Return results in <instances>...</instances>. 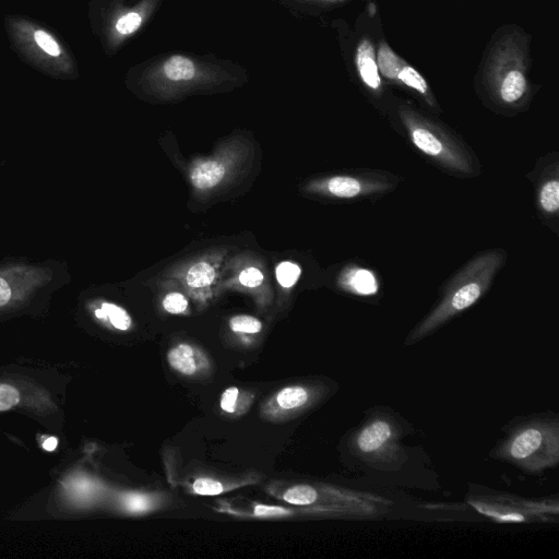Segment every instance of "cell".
<instances>
[{"mask_svg":"<svg viewBox=\"0 0 559 559\" xmlns=\"http://www.w3.org/2000/svg\"><path fill=\"white\" fill-rule=\"evenodd\" d=\"M532 35L509 23L497 27L487 41L474 75L480 103L503 117L526 111L540 85L531 78Z\"/></svg>","mask_w":559,"mask_h":559,"instance_id":"obj_1","label":"cell"},{"mask_svg":"<svg viewBox=\"0 0 559 559\" xmlns=\"http://www.w3.org/2000/svg\"><path fill=\"white\" fill-rule=\"evenodd\" d=\"M384 117L420 156L442 173L460 179L481 175L483 166L474 150L437 115L394 96Z\"/></svg>","mask_w":559,"mask_h":559,"instance_id":"obj_2","label":"cell"},{"mask_svg":"<svg viewBox=\"0 0 559 559\" xmlns=\"http://www.w3.org/2000/svg\"><path fill=\"white\" fill-rule=\"evenodd\" d=\"M66 261L10 258L0 262V320L44 316L53 295L71 282Z\"/></svg>","mask_w":559,"mask_h":559,"instance_id":"obj_3","label":"cell"},{"mask_svg":"<svg viewBox=\"0 0 559 559\" xmlns=\"http://www.w3.org/2000/svg\"><path fill=\"white\" fill-rule=\"evenodd\" d=\"M507 259L502 248L473 255L441 285L436 305L414 329L411 338L427 336L475 305L489 290Z\"/></svg>","mask_w":559,"mask_h":559,"instance_id":"obj_4","label":"cell"},{"mask_svg":"<svg viewBox=\"0 0 559 559\" xmlns=\"http://www.w3.org/2000/svg\"><path fill=\"white\" fill-rule=\"evenodd\" d=\"M5 27L14 47L35 68L51 76H74L71 52L45 26L25 17L7 16Z\"/></svg>","mask_w":559,"mask_h":559,"instance_id":"obj_5","label":"cell"},{"mask_svg":"<svg viewBox=\"0 0 559 559\" xmlns=\"http://www.w3.org/2000/svg\"><path fill=\"white\" fill-rule=\"evenodd\" d=\"M400 182L401 177L388 170L354 168L325 177L317 188L326 197L355 202L382 198Z\"/></svg>","mask_w":559,"mask_h":559,"instance_id":"obj_6","label":"cell"},{"mask_svg":"<svg viewBox=\"0 0 559 559\" xmlns=\"http://www.w3.org/2000/svg\"><path fill=\"white\" fill-rule=\"evenodd\" d=\"M379 72L385 84L407 93L423 109L440 115L442 108L427 79L409 62L397 55L384 37L376 44Z\"/></svg>","mask_w":559,"mask_h":559,"instance_id":"obj_7","label":"cell"},{"mask_svg":"<svg viewBox=\"0 0 559 559\" xmlns=\"http://www.w3.org/2000/svg\"><path fill=\"white\" fill-rule=\"evenodd\" d=\"M527 177L534 186L535 207L538 218L557 234L559 223L558 153L548 152L539 157Z\"/></svg>","mask_w":559,"mask_h":559,"instance_id":"obj_8","label":"cell"},{"mask_svg":"<svg viewBox=\"0 0 559 559\" xmlns=\"http://www.w3.org/2000/svg\"><path fill=\"white\" fill-rule=\"evenodd\" d=\"M353 60L359 86L384 117L394 95L390 93L379 72L376 43L369 35H362L358 38L354 48Z\"/></svg>","mask_w":559,"mask_h":559,"instance_id":"obj_9","label":"cell"},{"mask_svg":"<svg viewBox=\"0 0 559 559\" xmlns=\"http://www.w3.org/2000/svg\"><path fill=\"white\" fill-rule=\"evenodd\" d=\"M338 285L343 290L361 297L373 296L379 290L376 273L359 264L345 266L338 276Z\"/></svg>","mask_w":559,"mask_h":559,"instance_id":"obj_10","label":"cell"},{"mask_svg":"<svg viewBox=\"0 0 559 559\" xmlns=\"http://www.w3.org/2000/svg\"><path fill=\"white\" fill-rule=\"evenodd\" d=\"M169 366L183 376H193L205 368L206 357L198 348L180 343L167 353Z\"/></svg>","mask_w":559,"mask_h":559,"instance_id":"obj_11","label":"cell"},{"mask_svg":"<svg viewBox=\"0 0 559 559\" xmlns=\"http://www.w3.org/2000/svg\"><path fill=\"white\" fill-rule=\"evenodd\" d=\"M159 73L169 82L188 83L205 74V71L192 59L174 55L163 62Z\"/></svg>","mask_w":559,"mask_h":559,"instance_id":"obj_12","label":"cell"},{"mask_svg":"<svg viewBox=\"0 0 559 559\" xmlns=\"http://www.w3.org/2000/svg\"><path fill=\"white\" fill-rule=\"evenodd\" d=\"M544 443V433L538 428H526L518 433L510 443L509 454L522 462L532 457Z\"/></svg>","mask_w":559,"mask_h":559,"instance_id":"obj_13","label":"cell"},{"mask_svg":"<svg viewBox=\"0 0 559 559\" xmlns=\"http://www.w3.org/2000/svg\"><path fill=\"white\" fill-rule=\"evenodd\" d=\"M391 437V426L386 421L376 420L359 432L356 444L360 452L373 453L384 447Z\"/></svg>","mask_w":559,"mask_h":559,"instance_id":"obj_14","label":"cell"},{"mask_svg":"<svg viewBox=\"0 0 559 559\" xmlns=\"http://www.w3.org/2000/svg\"><path fill=\"white\" fill-rule=\"evenodd\" d=\"M94 318L119 331H127L131 326L129 313L120 306L110 301H99L97 305H88Z\"/></svg>","mask_w":559,"mask_h":559,"instance_id":"obj_15","label":"cell"},{"mask_svg":"<svg viewBox=\"0 0 559 559\" xmlns=\"http://www.w3.org/2000/svg\"><path fill=\"white\" fill-rule=\"evenodd\" d=\"M225 167L216 160H206L197 165L191 171V181L198 189L215 187L224 177Z\"/></svg>","mask_w":559,"mask_h":559,"instance_id":"obj_16","label":"cell"},{"mask_svg":"<svg viewBox=\"0 0 559 559\" xmlns=\"http://www.w3.org/2000/svg\"><path fill=\"white\" fill-rule=\"evenodd\" d=\"M309 399L308 391L300 385H292L282 389L275 396L276 404L285 411H292L304 406Z\"/></svg>","mask_w":559,"mask_h":559,"instance_id":"obj_17","label":"cell"},{"mask_svg":"<svg viewBox=\"0 0 559 559\" xmlns=\"http://www.w3.org/2000/svg\"><path fill=\"white\" fill-rule=\"evenodd\" d=\"M317 499V490L309 485H296L288 488L283 495V500L294 506H309Z\"/></svg>","mask_w":559,"mask_h":559,"instance_id":"obj_18","label":"cell"},{"mask_svg":"<svg viewBox=\"0 0 559 559\" xmlns=\"http://www.w3.org/2000/svg\"><path fill=\"white\" fill-rule=\"evenodd\" d=\"M214 278L213 266L205 262H199L189 269L186 281L190 287H204L210 285Z\"/></svg>","mask_w":559,"mask_h":559,"instance_id":"obj_19","label":"cell"},{"mask_svg":"<svg viewBox=\"0 0 559 559\" xmlns=\"http://www.w3.org/2000/svg\"><path fill=\"white\" fill-rule=\"evenodd\" d=\"M142 22L143 19L139 12H127L116 20L114 24V32L119 36H128L138 31Z\"/></svg>","mask_w":559,"mask_h":559,"instance_id":"obj_20","label":"cell"},{"mask_svg":"<svg viewBox=\"0 0 559 559\" xmlns=\"http://www.w3.org/2000/svg\"><path fill=\"white\" fill-rule=\"evenodd\" d=\"M229 326L236 333L255 334L261 331L262 323L254 317L239 314L229 320Z\"/></svg>","mask_w":559,"mask_h":559,"instance_id":"obj_21","label":"cell"},{"mask_svg":"<svg viewBox=\"0 0 559 559\" xmlns=\"http://www.w3.org/2000/svg\"><path fill=\"white\" fill-rule=\"evenodd\" d=\"M300 276V267L292 262H282L276 267L277 282L283 287L293 286Z\"/></svg>","mask_w":559,"mask_h":559,"instance_id":"obj_22","label":"cell"},{"mask_svg":"<svg viewBox=\"0 0 559 559\" xmlns=\"http://www.w3.org/2000/svg\"><path fill=\"white\" fill-rule=\"evenodd\" d=\"M153 504L151 497L142 493H129L123 498V506L131 513L146 512Z\"/></svg>","mask_w":559,"mask_h":559,"instance_id":"obj_23","label":"cell"},{"mask_svg":"<svg viewBox=\"0 0 559 559\" xmlns=\"http://www.w3.org/2000/svg\"><path fill=\"white\" fill-rule=\"evenodd\" d=\"M20 402L19 390L9 383L0 382V412L10 411Z\"/></svg>","mask_w":559,"mask_h":559,"instance_id":"obj_24","label":"cell"},{"mask_svg":"<svg viewBox=\"0 0 559 559\" xmlns=\"http://www.w3.org/2000/svg\"><path fill=\"white\" fill-rule=\"evenodd\" d=\"M192 488L195 493L201 496H216L224 491L223 484L212 478H198Z\"/></svg>","mask_w":559,"mask_h":559,"instance_id":"obj_25","label":"cell"},{"mask_svg":"<svg viewBox=\"0 0 559 559\" xmlns=\"http://www.w3.org/2000/svg\"><path fill=\"white\" fill-rule=\"evenodd\" d=\"M163 307L169 313L179 314L186 311L188 300L180 293H169L163 299Z\"/></svg>","mask_w":559,"mask_h":559,"instance_id":"obj_26","label":"cell"},{"mask_svg":"<svg viewBox=\"0 0 559 559\" xmlns=\"http://www.w3.org/2000/svg\"><path fill=\"white\" fill-rule=\"evenodd\" d=\"M239 394L240 391L236 386L226 389L221 396V408L226 413H234L237 407Z\"/></svg>","mask_w":559,"mask_h":559,"instance_id":"obj_27","label":"cell"},{"mask_svg":"<svg viewBox=\"0 0 559 559\" xmlns=\"http://www.w3.org/2000/svg\"><path fill=\"white\" fill-rule=\"evenodd\" d=\"M239 281L243 286L257 287L262 283L263 274L257 267H247L240 273Z\"/></svg>","mask_w":559,"mask_h":559,"instance_id":"obj_28","label":"cell"},{"mask_svg":"<svg viewBox=\"0 0 559 559\" xmlns=\"http://www.w3.org/2000/svg\"><path fill=\"white\" fill-rule=\"evenodd\" d=\"M289 513V510L278 506L258 504L253 509V514L261 518L284 516Z\"/></svg>","mask_w":559,"mask_h":559,"instance_id":"obj_29","label":"cell"},{"mask_svg":"<svg viewBox=\"0 0 559 559\" xmlns=\"http://www.w3.org/2000/svg\"><path fill=\"white\" fill-rule=\"evenodd\" d=\"M57 445L58 439L56 437H47L41 443L43 449L48 452H52Z\"/></svg>","mask_w":559,"mask_h":559,"instance_id":"obj_30","label":"cell"}]
</instances>
